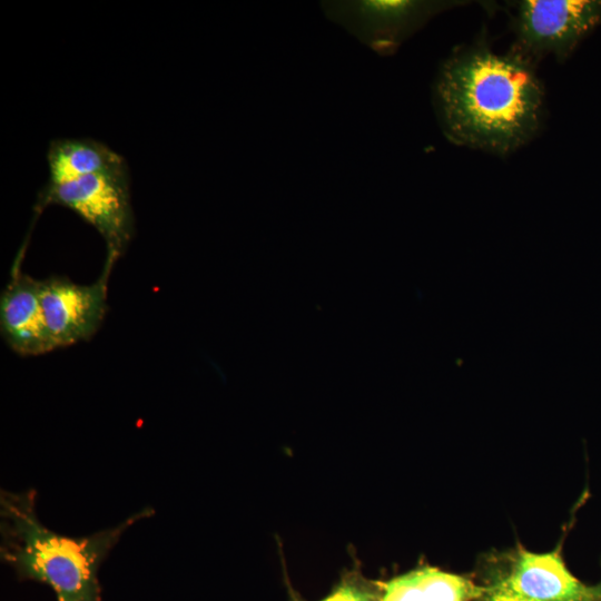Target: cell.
Instances as JSON below:
<instances>
[{
  "mask_svg": "<svg viewBox=\"0 0 601 601\" xmlns=\"http://www.w3.org/2000/svg\"><path fill=\"white\" fill-rule=\"evenodd\" d=\"M433 97L449 139L495 154L531 140L544 114L543 87L531 61L516 50L495 53L483 45L444 61Z\"/></svg>",
  "mask_w": 601,
  "mask_h": 601,
  "instance_id": "cell-1",
  "label": "cell"
},
{
  "mask_svg": "<svg viewBox=\"0 0 601 601\" xmlns=\"http://www.w3.org/2000/svg\"><path fill=\"white\" fill-rule=\"evenodd\" d=\"M154 513L151 508H145L114 528L71 538L40 522L35 490H2L1 559L18 578L50 587L57 601H101L100 565L131 524Z\"/></svg>",
  "mask_w": 601,
  "mask_h": 601,
  "instance_id": "cell-2",
  "label": "cell"
},
{
  "mask_svg": "<svg viewBox=\"0 0 601 601\" xmlns=\"http://www.w3.org/2000/svg\"><path fill=\"white\" fill-rule=\"evenodd\" d=\"M49 205L66 207L91 225L107 246V259L116 262L135 230L128 167L46 186L36 210Z\"/></svg>",
  "mask_w": 601,
  "mask_h": 601,
  "instance_id": "cell-3",
  "label": "cell"
},
{
  "mask_svg": "<svg viewBox=\"0 0 601 601\" xmlns=\"http://www.w3.org/2000/svg\"><path fill=\"white\" fill-rule=\"evenodd\" d=\"M483 587L505 590L528 601H601V588L582 583L560 550L533 552L522 546L490 551L480 560Z\"/></svg>",
  "mask_w": 601,
  "mask_h": 601,
  "instance_id": "cell-4",
  "label": "cell"
},
{
  "mask_svg": "<svg viewBox=\"0 0 601 601\" xmlns=\"http://www.w3.org/2000/svg\"><path fill=\"white\" fill-rule=\"evenodd\" d=\"M453 2L416 0H326L324 16L380 56L393 55L432 17Z\"/></svg>",
  "mask_w": 601,
  "mask_h": 601,
  "instance_id": "cell-5",
  "label": "cell"
},
{
  "mask_svg": "<svg viewBox=\"0 0 601 601\" xmlns=\"http://www.w3.org/2000/svg\"><path fill=\"white\" fill-rule=\"evenodd\" d=\"M601 22V0H525L515 19L516 51L563 60Z\"/></svg>",
  "mask_w": 601,
  "mask_h": 601,
  "instance_id": "cell-6",
  "label": "cell"
},
{
  "mask_svg": "<svg viewBox=\"0 0 601 601\" xmlns=\"http://www.w3.org/2000/svg\"><path fill=\"white\" fill-rule=\"evenodd\" d=\"M114 264L106 259L104 270L91 284H77L61 276L39 280L46 322L57 348L88 341L100 328Z\"/></svg>",
  "mask_w": 601,
  "mask_h": 601,
  "instance_id": "cell-7",
  "label": "cell"
},
{
  "mask_svg": "<svg viewBox=\"0 0 601 601\" xmlns=\"http://www.w3.org/2000/svg\"><path fill=\"white\" fill-rule=\"evenodd\" d=\"M26 244L11 267L0 296V333L6 344L20 356H38L56 349L40 297L39 280L21 269Z\"/></svg>",
  "mask_w": 601,
  "mask_h": 601,
  "instance_id": "cell-8",
  "label": "cell"
},
{
  "mask_svg": "<svg viewBox=\"0 0 601 601\" xmlns=\"http://www.w3.org/2000/svg\"><path fill=\"white\" fill-rule=\"evenodd\" d=\"M378 601H475L485 587L462 574L422 565L378 582Z\"/></svg>",
  "mask_w": 601,
  "mask_h": 601,
  "instance_id": "cell-9",
  "label": "cell"
},
{
  "mask_svg": "<svg viewBox=\"0 0 601 601\" xmlns=\"http://www.w3.org/2000/svg\"><path fill=\"white\" fill-rule=\"evenodd\" d=\"M49 179L56 185L81 177L128 167L125 158L91 138H63L50 141L47 151Z\"/></svg>",
  "mask_w": 601,
  "mask_h": 601,
  "instance_id": "cell-10",
  "label": "cell"
},
{
  "mask_svg": "<svg viewBox=\"0 0 601 601\" xmlns=\"http://www.w3.org/2000/svg\"><path fill=\"white\" fill-rule=\"evenodd\" d=\"M288 590L292 601H303L292 588ZM319 601H378L377 581L367 580L358 570L346 571Z\"/></svg>",
  "mask_w": 601,
  "mask_h": 601,
  "instance_id": "cell-11",
  "label": "cell"
},
{
  "mask_svg": "<svg viewBox=\"0 0 601 601\" xmlns=\"http://www.w3.org/2000/svg\"><path fill=\"white\" fill-rule=\"evenodd\" d=\"M475 601H528L505 590L485 587L484 593Z\"/></svg>",
  "mask_w": 601,
  "mask_h": 601,
  "instance_id": "cell-12",
  "label": "cell"
}]
</instances>
